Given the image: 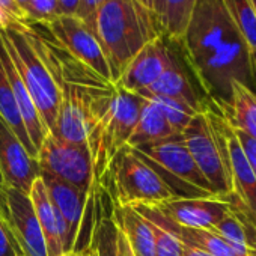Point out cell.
I'll return each instance as SVG.
<instances>
[{
    "mask_svg": "<svg viewBox=\"0 0 256 256\" xmlns=\"http://www.w3.org/2000/svg\"><path fill=\"white\" fill-rule=\"evenodd\" d=\"M0 220L26 256H48L29 193L0 184Z\"/></svg>",
    "mask_w": 256,
    "mask_h": 256,
    "instance_id": "cell-11",
    "label": "cell"
},
{
    "mask_svg": "<svg viewBox=\"0 0 256 256\" xmlns=\"http://www.w3.org/2000/svg\"><path fill=\"white\" fill-rule=\"evenodd\" d=\"M22 248L12 240L11 234L5 228V224L0 220V256H17ZM23 252V250H22Z\"/></svg>",
    "mask_w": 256,
    "mask_h": 256,
    "instance_id": "cell-32",
    "label": "cell"
},
{
    "mask_svg": "<svg viewBox=\"0 0 256 256\" xmlns=\"http://www.w3.org/2000/svg\"><path fill=\"white\" fill-rule=\"evenodd\" d=\"M154 206L178 224L208 230L232 211V204L218 198H174Z\"/></svg>",
    "mask_w": 256,
    "mask_h": 256,
    "instance_id": "cell-13",
    "label": "cell"
},
{
    "mask_svg": "<svg viewBox=\"0 0 256 256\" xmlns=\"http://www.w3.org/2000/svg\"><path fill=\"white\" fill-rule=\"evenodd\" d=\"M214 108L232 128L256 139V92L248 86L234 82L229 101L217 104Z\"/></svg>",
    "mask_w": 256,
    "mask_h": 256,
    "instance_id": "cell-19",
    "label": "cell"
},
{
    "mask_svg": "<svg viewBox=\"0 0 256 256\" xmlns=\"http://www.w3.org/2000/svg\"><path fill=\"white\" fill-rule=\"evenodd\" d=\"M0 174L5 186L29 193L40 176V166L30 157L11 126L0 116Z\"/></svg>",
    "mask_w": 256,
    "mask_h": 256,
    "instance_id": "cell-12",
    "label": "cell"
},
{
    "mask_svg": "<svg viewBox=\"0 0 256 256\" xmlns=\"http://www.w3.org/2000/svg\"><path fill=\"white\" fill-rule=\"evenodd\" d=\"M95 34L114 84L126 65L148 42L163 36L156 12L138 0H107L95 17Z\"/></svg>",
    "mask_w": 256,
    "mask_h": 256,
    "instance_id": "cell-3",
    "label": "cell"
},
{
    "mask_svg": "<svg viewBox=\"0 0 256 256\" xmlns=\"http://www.w3.org/2000/svg\"><path fill=\"white\" fill-rule=\"evenodd\" d=\"M133 150L160 174L176 198H218L194 163L182 134Z\"/></svg>",
    "mask_w": 256,
    "mask_h": 256,
    "instance_id": "cell-8",
    "label": "cell"
},
{
    "mask_svg": "<svg viewBox=\"0 0 256 256\" xmlns=\"http://www.w3.org/2000/svg\"><path fill=\"white\" fill-rule=\"evenodd\" d=\"M176 44L211 104L228 102L234 82L254 90L252 53L223 0H196L186 32Z\"/></svg>",
    "mask_w": 256,
    "mask_h": 256,
    "instance_id": "cell-1",
    "label": "cell"
},
{
    "mask_svg": "<svg viewBox=\"0 0 256 256\" xmlns=\"http://www.w3.org/2000/svg\"><path fill=\"white\" fill-rule=\"evenodd\" d=\"M59 16L58 0H29L24 8V26L50 23Z\"/></svg>",
    "mask_w": 256,
    "mask_h": 256,
    "instance_id": "cell-28",
    "label": "cell"
},
{
    "mask_svg": "<svg viewBox=\"0 0 256 256\" xmlns=\"http://www.w3.org/2000/svg\"><path fill=\"white\" fill-rule=\"evenodd\" d=\"M62 256H86V252H70V253H65Z\"/></svg>",
    "mask_w": 256,
    "mask_h": 256,
    "instance_id": "cell-41",
    "label": "cell"
},
{
    "mask_svg": "<svg viewBox=\"0 0 256 256\" xmlns=\"http://www.w3.org/2000/svg\"><path fill=\"white\" fill-rule=\"evenodd\" d=\"M142 217L150 220L151 223L157 224L158 228L168 230L175 238H178L182 244L199 248L202 252H206L211 256H236L232 248L214 232L208 229H199V228H188L178 224L163 216L156 206L151 205H134L133 206Z\"/></svg>",
    "mask_w": 256,
    "mask_h": 256,
    "instance_id": "cell-15",
    "label": "cell"
},
{
    "mask_svg": "<svg viewBox=\"0 0 256 256\" xmlns=\"http://www.w3.org/2000/svg\"><path fill=\"white\" fill-rule=\"evenodd\" d=\"M86 256H98V254H96L95 248H94V247L90 246V247H89V248L86 250Z\"/></svg>",
    "mask_w": 256,
    "mask_h": 256,
    "instance_id": "cell-43",
    "label": "cell"
},
{
    "mask_svg": "<svg viewBox=\"0 0 256 256\" xmlns=\"http://www.w3.org/2000/svg\"><path fill=\"white\" fill-rule=\"evenodd\" d=\"M116 240H118V226L113 218V211L112 214L102 212L94 229L90 246L95 248L98 256H118Z\"/></svg>",
    "mask_w": 256,
    "mask_h": 256,
    "instance_id": "cell-26",
    "label": "cell"
},
{
    "mask_svg": "<svg viewBox=\"0 0 256 256\" xmlns=\"http://www.w3.org/2000/svg\"><path fill=\"white\" fill-rule=\"evenodd\" d=\"M17 256H26V254H24V253H23V252H22V250H20V252H18V253H17Z\"/></svg>",
    "mask_w": 256,
    "mask_h": 256,
    "instance_id": "cell-46",
    "label": "cell"
},
{
    "mask_svg": "<svg viewBox=\"0 0 256 256\" xmlns=\"http://www.w3.org/2000/svg\"><path fill=\"white\" fill-rule=\"evenodd\" d=\"M182 256H211V254H208L206 252H202L199 248L182 244Z\"/></svg>",
    "mask_w": 256,
    "mask_h": 256,
    "instance_id": "cell-37",
    "label": "cell"
},
{
    "mask_svg": "<svg viewBox=\"0 0 256 256\" xmlns=\"http://www.w3.org/2000/svg\"><path fill=\"white\" fill-rule=\"evenodd\" d=\"M29 28L46 35L74 59L89 66L106 80L112 82L108 62L96 34L76 16H59L50 23L34 24Z\"/></svg>",
    "mask_w": 256,
    "mask_h": 256,
    "instance_id": "cell-10",
    "label": "cell"
},
{
    "mask_svg": "<svg viewBox=\"0 0 256 256\" xmlns=\"http://www.w3.org/2000/svg\"><path fill=\"white\" fill-rule=\"evenodd\" d=\"M36 163L40 172L48 174L83 192H90L95 186L94 164L86 144H72L47 134L38 150Z\"/></svg>",
    "mask_w": 256,
    "mask_h": 256,
    "instance_id": "cell-9",
    "label": "cell"
},
{
    "mask_svg": "<svg viewBox=\"0 0 256 256\" xmlns=\"http://www.w3.org/2000/svg\"><path fill=\"white\" fill-rule=\"evenodd\" d=\"M113 218L134 256H156L151 223L133 206H114Z\"/></svg>",
    "mask_w": 256,
    "mask_h": 256,
    "instance_id": "cell-21",
    "label": "cell"
},
{
    "mask_svg": "<svg viewBox=\"0 0 256 256\" xmlns=\"http://www.w3.org/2000/svg\"><path fill=\"white\" fill-rule=\"evenodd\" d=\"M223 4L250 53H256V12L250 0H223Z\"/></svg>",
    "mask_w": 256,
    "mask_h": 256,
    "instance_id": "cell-25",
    "label": "cell"
},
{
    "mask_svg": "<svg viewBox=\"0 0 256 256\" xmlns=\"http://www.w3.org/2000/svg\"><path fill=\"white\" fill-rule=\"evenodd\" d=\"M138 95L146 98V96H166L176 101H181L187 106H190L194 112L200 113L205 110L206 102H204L193 84L190 83L186 71L182 70L181 64L178 62L176 56L174 58L170 66L146 89H142L138 92Z\"/></svg>",
    "mask_w": 256,
    "mask_h": 256,
    "instance_id": "cell-18",
    "label": "cell"
},
{
    "mask_svg": "<svg viewBox=\"0 0 256 256\" xmlns=\"http://www.w3.org/2000/svg\"><path fill=\"white\" fill-rule=\"evenodd\" d=\"M100 187L114 206H154L176 198L160 174L130 146L114 156Z\"/></svg>",
    "mask_w": 256,
    "mask_h": 256,
    "instance_id": "cell-4",
    "label": "cell"
},
{
    "mask_svg": "<svg viewBox=\"0 0 256 256\" xmlns=\"http://www.w3.org/2000/svg\"><path fill=\"white\" fill-rule=\"evenodd\" d=\"M0 116L5 119V122L11 126V130L17 134V138L24 145L30 157L36 160V151L24 128L22 114L18 112V106L16 102L12 89H11V84H10V80H8V76L5 72L2 62H0Z\"/></svg>",
    "mask_w": 256,
    "mask_h": 256,
    "instance_id": "cell-24",
    "label": "cell"
},
{
    "mask_svg": "<svg viewBox=\"0 0 256 256\" xmlns=\"http://www.w3.org/2000/svg\"><path fill=\"white\" fill-rule=\"evenodd\" d=\"M174 134H176V133L172 130V126L166 120L160 107L154 101L145 100V102L140 108L139 119L136 122V126H134L130 139H128L126 146L136 148L140 145L168 139Z\"/></svg>",
    "mask_w": 256,
    "mask_h": 256,
    "instance_id": "cell-22",
    "label": "cell"
},
{
    "mask_svg": "<svg viewBox=\"0 0 256 256\" xmlns=\"http://www.w3.org/2000/svg\"><path fill=\"white\" fill-rule=\"evenodd\" d=\"M250 4H252L253 10H254V12H256V0H250Z\"/></svg>",
    "mask_w": 256,
    "mask_h": 256,
    "instance_id": "cell-45",
    "label": "cell"
},
{
    "mask_svg": "<svg viewBox=\"0 0 256 256\" xmlns=\"http://www.w3.org/2000/svg\"><path fill=\"white\" fill-rule=\"evenodd\" d=\"M145 100H151L154 101L160 110L163 112L166 120L169 122V125L172 126V130L176 133V134H181L187 125L190 124V120L193 119V116L198 113L194 112L190 106L181 102V101H176V100H172V98H166V96H146Z\"/></svg>",
    "mask_w": 256,
    "mask_h": 256,
    "instance_id": "cell-27",
    "label": "cell"
},
{
    "mask_svg": "<svg viewBox=\"0 0 256 256\" xmlns=\"http://www.w3.org/2000/svg\"><path fill=\"white\" fill-rule=\"evenodd\" d=\"M250 59H252V72H253V82H254V86H256V53H252V54H250Z\"/></svg>",
    "mask_w": 256,
    "mask_h": 256,
    "instance_id": "cell-38",
    "label": "cell"
},
{
    "mask_svg": "<svg viewBox=\"0 0 256 256\" xmlns=\"http://www.w3.org/2000/svg\"><path fill=\"white\" fill-rule=\"evenodd\" d=\"M26 30L60 92L58 118L50 134L88 145L92 126L108 108L116 84L74 59L46 35L29 26Z\"/></svg>",
    "mask_w": 256,
    "mask_h": 256,
    "instance_id": "cell-2",
    "label": "cell"
},
{
    "mask_svg": "<svg viewBox=\"0 0 256 256\" xmlns=\"http://www.w3.org/2000/svg\"><path fill=\"white\" fill-rule=\"evenodd\" d=\"M145 98L116 86L113 100L106 113L92 126L88 146L94 164L95 184L101 186L114 156L128 144Z\"/></svg>",
    "mask_w": 256,
    "mask_h": 256,
    "instance_id": "cell-7",
    "label": "cell"
},
{
    "mask_svg": "<svg viewBox=\"0 0 256 256\" xmlns=\"http://www.w3.org/2000/svg\"><path fill=\"white\" fill-rule=\"evenodd\" d=\"M226 125L232 193L235 199L256 217V176L242 152V148L234 133V128L228 122Z\"/></svg>",
    "mask_w": 256,
    "mask_h": 256,
    "instance_id": "cell-17",
    "label": "cell"
},
{
    "mask_svg": "<svg viewBox=\"0 0 256 256\" xmlns=\"http://www.w3.org/2000/svg\"><path fill=\"white\" fill-rule=\"evenodd\" d=\"M0 8L5 10L17 23L24 24V14L20 10V6L16 4V0H0Z\"/></svg>",
    "mask_w": 256,
    "mask_h": 256,
    "instance_id": "cell-33",
    "label": "cell"
},
{
    "mask_svg": "<svg viewBox=\"0 0 256 256\" xmlns=\"http://www.w3.org/2000/svg\"><path fill=\"white\" fill-rule=\"evenodd\" d=\"M60 16H76L80 0H58Z\"/></svg>",
    "mask_w": 256,
    "mask_h": 256,
    "instance_id": "cell-34",
    "label": "cell"
},
{
    "mask_svg": "<svg viewBox=\"0 0 256 256\" xmlns=\"http://www.w3.org/2000/svg\"><path fill=\"white\" fill-rule=\"evenodd\" d=\"M196 0H162L158 22L162 24L163 36L170 42H180L190 16L193 12Z\"/></svg>",
    "mask_w": 256,
    "mask_h": 256,
    "instance_id": "cell-23",
    "label": "cell"
},
{
    "mask_svg": "<svg viewBox=\"0 0 256 256\" xmlns=\"http://www.w3.org/2000/svg\"><path fill=\"white\" fill-rule=\"evenodd\" d=\"M234 133H235V136H236V139L242 148V152H244V156H246V158H247V162H248V164H250V168L256 176V139L247 136L246 133H242L240 130H235V128H234Z\"/></svg>",
    "mask_w": 256,
    "mask_h": 256,
    "instance_id": "cell-31",
    "label": "cell"
},
{
    "mask_svg": "<svg viewBox=\"0 0 256 256\" xmlns=\"http://www.w3.org/2000/svg\"><path fill=\"white\" fill-rule=\"evenodd\" d=\"M0 38L34 100L46 130L52 133L60 104V92L50 70L36 52L24 24L12 23L0 30Z\"/></svg>",
    "mask_w": 256,
    "mask_h": 256,
    "instance_id": "cell-6",
    "label": "cell"
},
{
    "mask_svg": "<svg viewBox=\"0 0 256 256\" xmlns=\"http://www.w3.org/2000/svg\"><path fill=\"white\" fill-rule=\"evenodd\" d=\"M30 200L34 204L41 232L44 235L46 247H47V254L48 256H62L64 254V247H62V240H64V223L62 218L59 217L56 208L53 206L47 188L38 176L29 192Z\"/></svg>",
    "mask_w": 256,
    "mask_h": 256,
    "instance_id": "cell-20",
    "label": "cell"
},
{
    "mask_svg": "<svg viewBox=\"0 0 256 256\" xmlns=\"http://www.w3.org/2000/svg\"><path fill=\"white\" fill-rule=\"evenodd\" d=\"M0 62H2V65L5 68V72L8 76V80H10V84H11V89H12V94L16 98V102L18 106V112L22 114L24 128H26L29 139L36 151V156H38V150L41 148L48 132L46 130V126L41 120V116L34 104V100H32L24 82L22 80L14 62L11 60L8 52L2 42V38H0Z\"/></svg>",
    "mask_w": 256,
    "mask_h": 256,
    "instance_id": "cell-16",
    "label": "cell"
},
{
    "mask_svg": "<svg viewBox=\"0 0 256 256\" xmlns=\"http://www.w3.org/2000/svg\"><path fill=\"white\" fill-rule=\"evenodd\" d=\"M160 4H162V0H154V12L157 17H158V11H160Z\"/></svg>",
    "mask_w": 256,
    "mask_h": 256,
    "instance_id": "cell-42",
    "label": "cell"
},
{
    "mask_svg": "<svg viewBox=\"0 0 256 256\" xmlns=\"http://www.w3.org/2000/svg\"><path fill=\"white\" fill-rule=\"evenodd\" d=\"M107 2V0H80L78 10L76 12V17L84 22L94 32H95V17L100 11V8Z\"/></svg>",
    "mask_w": 256,
    "mask_h": 256,
    "instance_id": "cell-30",
    "label": "cell"
},
{
    "mask_svg": "<svg viewBox=\"0 0 256 256\" xmlns=\"http://www.w3.org/2000/svg\"><path fill=\"white\" fill-rule=\"evenodd\" d=\"M0 184H4V180H2V174H0Z\"/></svg>",
    "mask_w": 256,
    "mask_h": 256,
    "instance_id": "cell-47",
    "label": "cell"
},
{
    "mask_svg": "<svg viewBox=\"0 0 256 256\" xmlns=\"http://www.w3.org/2000/svg\"><path fill=\"white\" fill-rule=\"evenodd\" d=\"M16 4L20 6V10L23 11V14H24V8L28 6V4H29V0H16Z\"/></svg>",
    "mask_w": 256,
    "mask_h": 256,
    "instance_id": "cell-40",
    "label": "cell"
},
{
    "mask_svg": "<svg viewBox=\"0 0 256 256\" xmlns=\"http://www.w3.org/2000/svg\"><path fill=\"white\" fill-rule=\"evenodd\" d=\"M138 2H139L140 5H144L145 8L154 11V0H138Z\"/></svg>",
    "mask_w": 256,
    "mask_h": 256,
    "instance_id": "cell-39",
    "label": "cell"
},
{
    "mask_svg": "<svg viewBox=\"0 0 256 256\" xmlns=\"http://www.w3.org/2000/svg\"><path fill=\"white\" fill-rule=\"evenodd\" d=\"M151 228L154 234L156 256H182V242L178 238L154 223H151Z\"/></svg>",
    "mask_w": 256,
    "mask_h": 256,
    "instance_id": "cell-29",
    "label": "cell"
},
{
    "mask_svg": "<svg viewBox=\"0 0 256 256\" xmlns=\"http://www.w3.org/2000/svg\"><path fill=\"white\" fill-rule=\"evenodd\" d=\"M116 247H118V256H134L130 246H128L126 240L124 238L122 232L118 229V240H116Z\"/></svg>",
    "mask_w": 256,
    "mask_h": 256,
    "instance_id": "cell-35",
    "label": "cell"
},
{
    "mask_svg": "<svg viewBox=\"0 0 256 256\" xmlns=\"http://www.w3.org/2000/svg\"><path fill=\"white\" fill-rule=\"evenodd\" d=\"M175 54L164 36L148 42L124 70L116 86L128 92L138 94L151 86L172 64Z\"/></svg>",
    "mask_w": 256,
    "mask_h": 256,
    "instance_id": "cell-14",
    "label": "cell"
},
{
    "mask_svg": "<svg viewBox=\"0 0 256 256\" xmlns=\"http://www.w3.org/2000/svg\"><path fill=\"white\" fill-rule=\"evenodd\" d=\"M248 256H256V244L250 247V254Z\"/></svg>",
    "mask_w": 256,
    "mask_h": 256,
    "instance_id": "cell-44",
    "label": "cell"
},
{
    "mask_svg": "<svg viewBox=\"0 0 256 256\" xmlns=\"http://www.w3.org/2000/svg\"><path fill=\"white\" fill-rule=\"evenodd\" d=\"M12 23H16V20H14L5 10L0 8V30H4V29L10 28Z\"/></svg>",
    "mask_w": 256,
    "mask_h": 256,
    "instance_id": "cell-36",
    "label": "cell"
},
{
    "mask_svg": "<svg viewBox=\"0 0 256 256\" xmlns=\"http://www.w3.org/2000/svg\"><path fill=\"white\" fill-rule=\"evenodd\" d=\"M226 126L217 110L206 104L181 133L194 163L220 199L232 193Z\"/></svg>",
    "mask_w": 256,
    "mask_h": 256,
    "instance_id": "cell-5",
    "label": "cell"
}]
</instances>
